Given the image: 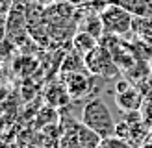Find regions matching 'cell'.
<instances>
[{
    "instance_id": "cell-4",
    "label": "cell",
    "mask_w": 152,
    "mask_h": 148,
    "mask_svg": "<svg viewBox=\"0 0 152 148\" xmlns=\"http://www.w3.org/2000/svg\"><path fill=\"white\" fill-rule=\"evenodd\" d=\"M98 143H100V137L96 133L86 128L82 122H72L71 130L63 133L61 148H96Z\"/></svg>"
},
{
    "instance_id": "cell-11",
    "label": "cell",
    "mask_w": 152,
    "mask_h": 148,
    "mask_svg": "<svg viewBox=\"0 0 152 148\" xmlns=\"http://www.w3.org/2000/svg\"><path fill=\"white\" fill-rule=\"evenodd\" d=\"M96 148H132V144L128 143L126 139H121L117 135L113 137H106V139H100Z\"/></svg>"
},
{
    "instance_id": "cell-7",
    "label": "cell",
    "mask_w": 152,
    "mask_h": 148,
    "mask_svg": "<svg viewBox=\"0 0 152 148\" xmlns=\"http://www.w3.org/2000/svg\"><path fill=\"white\" fill-rule=\"evenodd\" d=\"M110 2L123 6L134 17H152V0H110Z\"/></svg>"
},
{
    "instance_id": "cell-6",
    "label": "cell",
    "mask_w": 152,
    "mask_h": 148,
    "mask_svg": "<svg viewBox=\"0 0 152 148\" xmlns=\"http://www.w3.org/2000/svg\"><path fill=\"white\" fill-rule=\"evenodd\" d=\"M61 83L65 85L67 93L71 94V98H82V96H86L89 93V89H91V78L82 70L65 72L61 76Z\"/></svg>"
},
{
    "instance_id": "cell-9",
    "label": "cell",
    "mask_w": 152,
    "mask_h": 148,
    "mask_svg": "<svg viewBox=\"0 0 152 148\" xmlns=\"http://www.w3.org/2000/svg\"><path fill=\"white\" fill-rule=\"evenodd\" d=\"M71 94L67 93L65 85H54L48 89V94H47V100L50 106H65V102H69Z\"/></svg>"
},
{
    "instance_id": "cell-1",
    "label": "cell",
    "mask_w": 152,
    "mask_h": 148,
    "mask_svg": "<svg viewBox=\"0 0 152 148\" xmlns=\"http://www.w3.org/2000/svg\"><path fill=\"white\" fill-rule=\"evenodd\" d=\"M80 122L89 128L93 133H96L100 139L106 137H113L115 135V130H117V122L113 118L111 111L108 107L102 98H91L82 109V117H80Z\"/></svg>"
},
{
    "instance_id": "cell-10",
    "label": "cell",
    "mask_w": 152,
    "mask_h": 148,
    "mask_svg": "<svg viewBox=\"0 0 152 148\" xmlns=\"http://www.w3.org/2000/svg\"><path fill=\"white\" fill-rule=\"evenodd\" d=\"M83 32H87L91 35H95L98 41L102 39L104 35V26H102V20H100V15H89V17L86 19V22H83L82 26Z\"/></svg>"
},
{
    "instance_id": "cell-2",
    "label": "cell",
    "mask_w": 152,
    "mask_h": 148,
    "mask_svg": "<svg viewBox=\"0 0 152 148\" xmlns=\"http://www.w3.org/2000/svg\"><path fill=\"white\" fill-rule=\"evenodd\" d=\"M98 15H100V20H102V26H104V33H108V35L123 37L134 30V19L135 17L128 9H124L123 6L108 2Z\"/></svg>"
},
{
    "instance_id": "cell-5",
    "label": "cell",
    "mask_w": 152,
    "mask_h": 148,
    "mask_svg": "<svg viewBox=\"0 0 152 148\" xmlns=\"http://www.w3.org/2000/svg\"><path fill=\"white\" fill-rule=\"evenodd\" d=\"M115 102L123 111L130 113V111H137L141 107L143 98L132 83H128L126 80H121L115 85Z\"/></svg>"
},
{
    "instance_id": "cell-12",
    "label": "cell",
    "mask_w": 152,
    "mask_h": 148,
    "mask_svg": "<svg viewBox=\"0 0 152 148\" xmlns=\"http://www.w3.org/2000/svg\"><path fill=\"white\" fill-rule=\"evenodd\" d=\"M7 11H10V0H0V17H4Z\"/></svg>"
},
{
    "instance_id": "cell-8",
    "label": "cell",
    "mask_w": 152,
    "mask_h": 148,
    "mask_svg": "<svg viewBox=\"0 0 152 148\" xmlns=\"http://www.w3.org/2000/svg\"><path fill=\"white\" fill-rule=\"evenodd\" d=\"M72 44H74V52H78V54L83 57V56H87L91 50H95L98 46V39L95 35H91L87 32H83V30H80V32L74 35Z\"/></svg>"
},
{
    "instance_id": "cell-3",
    "label": "cell",
    "mask_w": 152,
    "mask_h": 148,
    "mask_svg": "<svg viewBox=\"0 0 152 148\" xmlns=\"http://www.w3.org/2000/svg\"><path fill=\"white\" fill-rule=\"evenodd\" d=\"M83 65H86V70L89 74L102 76V78H115L121 70L113 56L110 54V50L104 48L102 44H98L95 50H91L87 56H83Z\"/></svg>"
}]
</instances>
